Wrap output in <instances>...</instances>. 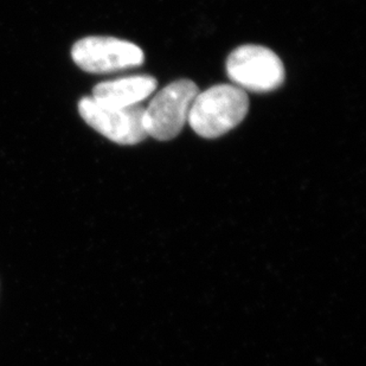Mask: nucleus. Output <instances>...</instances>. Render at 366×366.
<instances>
[{
    "instance_id": "obj_1",
    "label": "nucleus",
    "mask_w": 366,
    "mask_h": 366,
    "mask_svg": "<svg viewBox=\"0 0 366 366\" xmlns=\"http://www.w3.org/2000/svg\"><path fill=\"white\" fill-rule=\"evenodd\" d=\"M249 97L234 84H217L194 99L187 122L202 138H219L243 122Z\"/></svg>"
},
{
    "instance_id": "obj_2",
    "label": "nucleus",
    "mask_w": 366,
    "mask_h": 366,
    "mask_svg": "<svg viewBox=\"0 0 366 366\" xmlns=\"http://www.w3.org/2000/svg\"><path fill=\"white\" fill-rule=\"evenodd\" d=\"M198 94L197 84L190 80L174 81L160 90L144 113L147 135L160 142L176 138L187 124Z\"/></svg>"
},
{
    "instance_id": "obj_3",
    "label": "nucleus",
    "mask_w": 366,
    "mask_h": 366,
    "mask_svg": "<svg viewBox=\"0 0 366 366\" xmlns=\"http://www.w3.org/2000/svg\"><path fill=\"white\" fill-rule=\"evenodd\" d=\"M227 73L232 82L243 90L269 93L282 86L285 66L280 57L261 45H242L227 59Z\"/></svg>"
},
{
    "instance_id": "obj_4",
    "label": "nucleus",
    "mask_w": 366,
    "mask_h": 366,
    "mask_svg": "<svg viewBox=\"0 0 366 366\" xmlns=\"http://www.w3.org/2000/svg\"><path fill=\"white\" fill-rule=\"evenodd\" d=\"M81 118L100 134L120 145H135L149 135L144 127L145 108H118L84 97L79 104Z\"/></svg>"
},
{
    "instance_id": "obj_5",
    "label": "nucleus",
    "mask_w": 366,
    "mask_h": 366,
    "mask_svg": "<svg viewBox=\"0 0 366 366\" xmlns=\"http://www.w3.org/2000/svg\"><path fill=\"white\" fill-rule=\"evenodd\" d=\"M74 62L90 74H108L142 66L145 55L138 45L114 37H86L74 44Z\"/></svg>"
},
{
    "instance_id": "obj_6",
    "label": "nucleus",
    "mask_w": 366,
    "mask_h": 366,
    "mask_svg": "<svg viewBox=\"0 0 366 366\" xmlns=\"http://www.w3.org/2000/svg\"><path fill=\"white\" fill-rule=\"evenodd\" d=\"M157 86L156 79L149 75L124 77L99 83L94 86L93 99L111 107H133L154 93Z\"/></svg>"
}]
</instances>
